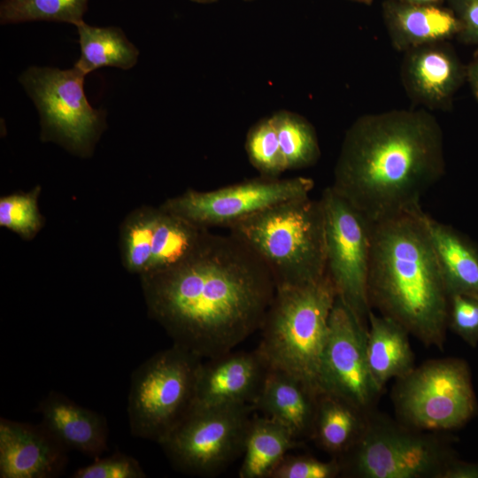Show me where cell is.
I'll return each mask as SVG.
<instances>
[{
    "instance_id": "f1b7e54d",
    "label": "cell",
    "mask_w": 478,
    "mask_h": 478,
    "mask_svg": "<svg viewBox=\"0 0 478 478\" xmlns=\"http://www.w3.org/2000/svg\"><path fill=\"white\" fill-rule=\"evenodd\" d=\"M0 225L24 236H30L40 225L35 197L12 195L0 200Z\"/></svg>"
},
{
    "instance_id": "e575fe53",
    "label": "cell",
    "mask_w": 478,
    "mask_h": 478,
    "mask_svg": "<svg viewBox=\"0 0 478 478\" xmlns=\"http://www.w3.org/2000/svg\"><path fill=\"white\" fill-rule=\"evenodd\" d=\"M466 74L473 93L478 98V56L468 66Z\"/></svg>"
},
{
    "instance_id": "ffe728a7",
    "label": "cell",
    "mask_w": 478,
    "mask_h": 478,
    "mask_svg": "<svg viewBox=\"0 0 478 478\" xmlns=\"http://www.w3.org/2000/svg\"><path fill=\"white\" fill-rule=\"evenodd\" d=\"M366 358L373 382L379 392L392 378H401L413 367V353L407 330L396 320L368 314Z\"/></svg>"
},
{
    "instance_id": "9a60e30c",
    "label": "cell",
    "mask_w": 478,
    "mask_h": 478,
    "mask_svg": "<svg viewBox=\"0 0 478 478\" xmlns=\"http://www.w3.org/2000/svg\"><path fill=\"white\" fill-rule=\"evenodd\" d=\"M268 367L255 351H228L199 365L193 405L253 404Z\"/></svg>"
},
{
    "instance_id": "d4e9b609",
    "label": "cell",
    "mask_w": 478,
    "mask_h": 478,
    "mask_svg": "<svg viewBox=\"0 0 478 478\" xmlns=\"http://www.w3.org/2000/svg\"><path fill=\"white\" fill-rule=\"evenodd\" d=\"M287 170L314 165L320 149L313 126L303 116L286 110L272 116Z\"/></svg>"
},
{
    "instance_id": "83f0119b",
    "label": "cell",
    "mask_w": 478,
    "mask_h": 478,
    "mask_svg": "<svg viewBox=\"0 0 478 478\" xmlns=\"http://www.w3.org/2000/svg\"><path fill=\"white\" fill-rule=\"evenodd\" d=\"M159 210H148L133 217L124 229L125 266L131 272L146 275L149 272L151 239Z\"/></svg>"
},
{
    "instance_id": "52a82bcc",
    "label": "cell",
    "mask_w": 478,
    "mask_h": 478,
    "mask_svg": "<svg viewBox=\"0 0 478 478\" xmlns=\"http://www.w3.org/2000/svg\"><path fill=\"white\" fill-rule=\"evenodd\" d=\"M253 411L251 404L193 405L158 444L176 470L218 475L243 453Z\"/></svg>"
},
{
    "instance_id": "7c38bea8",
    "label": "cell",
    "mask_w": 478,
    "mask_h": 478,
    "mask_svg": "<svg viewBox=\"0 0 478 478\" xmlns=\"http://www.w3.org/2000/svg\"><path fill=\"white\" fill-rule=\"evenodd\" d=\"M342 470L364 478L438 477L452 458L436 439L374 424L365 428ZM348 451V452H349Z\"/></svg>"
},
{
    "instance_id": "ac0fdd59",
    "label": "cell",
    "mask_w": 478,
    "mask_h": 478,
    "mask_svg": "<svg viewBox=\"0 0 478 478\" xmlns=\"http://www.w3.org/2000/svg\"><path fill=\"white\" fill-rule=\"evenodd\" d=\"M382 17L393 47L403 52L446 42L459 32V22L454 12L443 4L385 0Z\"/></svg>"
},
{
    "instance_id": "f35d334b",
    "label": "cell",
    "mask_w": 478,
    "mask_h": 478,
    "mask_svg": "<svg viewBox=\"0 0 478 478\" xmlns=\"http://www.w3.org/2000/svg\"><path fill=\"white\" fill-rule=\"evenodd\" d=\"M243 1H247V2H250V1H253V0H243Z\"/></svg>"
},
{
    "instance_id": "74e56055",
    "label": "cell",
    "mask_w": 478,
    "mask_h": 478,
    "mask_svg": "<svg viewBox=\"0 0 478 478\" xmlns=\"http://www.w3.org/2000/svg\"><path fill=\"white\" fill-rule=\"evenodd\" d=\"M358 4H371L374 0H348Z\"/></svg>"
},
{
    "instance_id": "603a6c76",
    "label": "cell",
    "mask_w": 478,
    "mask_h": 478,
    "mask_svg": "<svg viewBox=\"0 0 478 478\" xmlns=\"http://www.w3.org/2000/svg\"><path fill=\"white\" fill-rule=\"evenodd\" d=\"M81 55L74 64L86 75L101 67L131 69L139 50L118 27H94L84 20L75 26Z\"/></svg>"
},
{
    "instance_id": "f546056e",
    "label": "cell",
    "mask_w": 478,
    "mask_h": 478,
    "mask_svg": "<svg viewBox=\"0 0 478 478\" xmlns=\"http://www.w3.org/2000/svg\"><path fill=\"white\" fill-rule=\"evenodd\" d=\"M342 471L336 460L322 461L311 456L286 455L268 478H333Z\"/></svg>"
},
{
    "instance_id": "8d00e7d4",
    "label": "cell",
    "mask_w": 478,
    "mask_h": 478,
    "mask_svg": "<svg viewBox=\"0 0 478 478\" xmlns=\"http://www.w3.org/2000/svg\"><path fill=\"white\" fill-rule=\"evenodd\" d=\"M191 1L197 4H212L218 0H191Z\"/></svg>"
},
{
    "instance_id": "d590c367",
    "label": "cell",
    "mask_w": 478,
    "mask_h": 478,
    "mask_svg": "<svg viewBox=\"0 0 478 478\" xmlns=\"http://www.w3.org/2000/svg\"><path fill=\"white\" fill-rule=\"evenodd\" d=\"M405 3L414 4H443L444 0H398Z\"/></svg>"
},
{
    "instance_id": "44dd1931",
    "label": "cell",
    "mask_w": 478,
    "mask_h": 478,
    "mask_svg": "<svg viewBox=\"0 0 478 478\" xmlns=\"http://www.w3.org/2000/svg\"><path fill=\"white\" fill-rule=\"evenodd\" d=\"M427 225L449 296L478 297V247L452 227L428 214Z\"/></svg>"
},
{
    "instance_id": "4316f807",
    "label": "cell",
    "mask_w": 478,
    "mask_h": 478,
    "mask_svg": "<svg viewBox=\"0 0 478 478\" xmlns=\"http://www.w3.org/2000/svg\"><path fill=\"white\" fill-rule=\"evenodd\" d=\"M245 150L251 164L261 176L279 178L287 171L272 117L260 120L250 128Z\"/></svg>"
},
{
    "instance_id": "277c9868",
    "label": "cell",
    "mask_w": 478,
    "mask_h": 478,
    "mask_svg": "<svg viewBox=\"0 0 478 478\" xmlns=\"http://www.w3.org/2000/svg\"><path fill=\"white\" fill-rule=\"evenodd\" d=\"M269 269L277 288L315 282L325 276V216L310 196L266 208L228 227Z\"/></svg>"
},
{
    "instance_id": "8992f818",
    "label": "cell",
    "mask_w": 478,
    "mask_h": 478,
    "mask_svg": "<svg viewBox=\"0 0 478 478\" xmlns=\"http://www.w3.org/2000/svg\"><path fill=\"white\" fill-rule=\"evenodd\" d=\"M202 358L173 344L141 364L132 374L127 414L132 435L159 443L194 403Z\"/></svg>"
},
{
    "instance_id": "7402d4cb",
    "label": "cell",
    "mask_w": 478,
    "mask_h": 478,
    "mask_svg": "<svg viewBox=\"0 0 478 478\" xmlns=\"http://www.w3.org/2000/svg\"><path fill=\"white\" fill-rule=\"evenodd\" d=\"M300 442L283 426L266 416L251 417L239 471L241 478H268L274 468Z\"/></svg>"
},
{
    "instance_id": "cb8c5ba5",
    "label": "cell",
    "mask_w": 478,
    "mask_h": 478,
    "mask_svg": "<svg viewBox=\"0 0 478 478\" xmlns=\"http://www.w3.org/2000/svg\"><path fill=\"white\" fill-rule=\"evenodd\" d=\"M365 428L360 410L335 396L319 394L312 437L325 451L333 454L348 452Z\"/></svg>"
},
{
    "instance_id": "836d02e7",
    "label": "cell",
    "mask_w": 478,
    "mask_h": 478,
    "mask_svg": "<svg viewBox=\"0 0 478 478\" xmlns=\"http://www.w3.org/2000/svg\"><path fill=\"white\" fill-rule=\"evenodd\" d=\"M437 478H478V462H466L452 457Z\"/></svg>"
},
{
    "instance_id": "8fae6325",
    "label": "cell",
    "mask_w": 478,
    "mask_h": 478,
    "mask_svg": "<svg viewBox=\"0 0 478 478\" xmlns=\"http://www.w3.org/2000/svg\"><path fill=\"white\" fill-rule=\"evenodd\" d=\"M313 187V180L308 177L261 176L211 191L188 190L168 199L161 208L204 228H228L273 205L310 196Z\"/></svg>"
},
{
    "instance_id": "e0dca14e",
    "label": "cell",
    "mask_w": 478,
    "mask_h": 478,
    "mask_svg": "<svg viewBox=\"0 0 478 478\" xmlns=\"http://www.w3.org/2000/svg\"><path fill=\"white\" fill-rule=\"evenodd\" d=\"M319 393L299 378L268 369L253 402L255 411L286 428L295 438L312 435Z\"/></svg>"
},
{
    "instance_id": "d6a6232c",
    "label": "cell",
    "mask_w": 478,
    "mask_h": 478,
    "mask_svg": "<svg viewBox=\"0 0 478 478\" xmlns=\"http://www.w3.org/2000/svg\"><path fill=\"white\" fill-rule=\"evenodd\" d=\"M459 22L458 37L478 43V0H444Z\"/></svg>"
},
{
    "instance_id": "484cf974",
    "label": "cell",
    "mask_w": 478,
    "mask_h": 478,
    "mask_svg": "<svg viewBox=\"0 0 478 478\" xmlns=\"http://www.w3.org/2000/svg\"><path fill=\"white\" fill-rule=\"evenodd\" d=\"M89 0H2L1 25L28 21H55L78 25L83 21Z\"/></svg>"
},
{
    "instance_id": "9c48e42d",
    "label": "cell",
    "mask_w": 478,
    "mask_h": 478,
    "mask_svg": "<svg viewBox=\"0 0 478 478\" xmlns=\"http://www.w3.org/2000/svg\"><path fill=\"white\" fill-rule=\"evenodd\" d=\"M325 216L326 267L336 296L366 326L371 305L368 274L373 223L332 188L321 195Z\"/></svg>"
},
{
    "instance_id": "4fadbf2b",
    "label": "cell",
    "mask_w": 478,
    "mask_h": 478,
    "mask_svg": "<svg viewBox=\"0 0 478 478\" xmlns=\"http://www.w3.org/2000/svg\"><path fill=\"white\" fill-rule=\"evenodd\" d=\"M366 330L336 296L320 366V394L335 396L360 411L380 393L367 365Z\"/></svg>"
},
{
    "instance_id": "2e32d148",
    "label": "cell",
    "mask_w": 478,
    "mask_h": 478,
    "mask_svg": "<svg viewBox=\"0 0 478 478\" xmlns=\"http://www.w3.org/2000/svg\"><path fill=\"white\" fill-rule=\"evenodd\" d=\"M403 86L415 104L429 110H447L464 79V68L446 42L405 52Z\"/></svg>"
},
{
    "instance_id": "1f68e13d",
    "label": "cell",
    "mask_w": 478,
    "mask_h": 478,
    "mask_svg": "<svg viewBox=\"0 0 478 478\" xmlns=\"http://www.w3.org/2000/svg\"><path fill=\"white\" fill-rule=\"evenodd\" d=\"M73 478H144L146 474L136 459L114 453L105 458H96L93 463L76 470Z\"/></svg>"
},
{
    "instance_id": "ba28073f",
    "label": "cell",
    "mask_w": 478,
    "mask_h": 478,
    "mask_svg": "<svg viewBox=\"0 0 478 478\" xmlns=\"http://www.w3.org/2000/svg\"><path fill=\"white\" fill-rule=\"evenodd\" d=\"M401 419L422 430H449L468 422L477 411L466 361L447 358L426 362L401 377L394 389Z\"/></svg>"
},
{
    "instance_id": "7a4b0ae2",
    "label": "cell",
    "mask_w": 478,
    "mask_h": 478,
    "mask_svg": "<svg viewBox=\"0 0 478 478\" xmlns=\"http://www.w3.org/2000/svg\"><path fill=\"white\" fill-rule=\"evenodd\" d=\"M444 169L435 116L423 109L391 110L362 115L349 127L331 188L374 224L420 209Z\"/></svg>"
},
{
    "instance_id": "6da1fadb",
    "label": "cell",
    "mask_w": 478,
    "mask_h": 478,
    "mask_svg": "<svg viewBox=\"0 0 478 478\" xmlns=\"http://www.w3.org/2000/svg\"><path fill=\"white\" fill-rule=\"evenodd\" d=\"M150 316L176 344L203 358L228 351L260 328L276 292L262 260L229 234H209L179 265L143 276Z\"/></svg>"
},
{
    "instance_id": "5b68a950",
    "label": "cell",
    "mask_w": 478,
    "mask_h": 478,
    "mask_svg": "<svg viewBox=\"0 0 478 478\" xmlns=\"http://www.w3.org/2000/svg\"><path fill=\"white\" fill-rule=\"evenodd\" d=\"M335 298L327 273L312 283L276 289L256 350L268 369L290 374L320 394V366Z\"/></svg>"
},
{
    "instance_id": "4dcf8cb0",
    "label": "cell",
    "mask_w": 478,
    "mask_h": 478,
    "mask_svg": "<svg viewBox=\"0 0 478 478\" xmlns=\"http://www.w3.org/2000/svg\"><path fill=\"white\" fill-rule=\"evenodd\" d=\"M448 327L472 347L478 345V297L450 296Z\"/></svg>"
},
{
    "instance_id": "d6986e66",
    "label": "cell",
    "mask_w": 478,
    "mask_h": 478,
    "mask_svg": "<svg viewBox=\"0 0 478 478\" xmlns=\"http://www.w3.org/2000/svg\"><path fill=\"white\" fill-rule=\"evenodd\" d=\"M42 423L67 449L99 458L107 450L108 428L96 412L50 391L38 405Z\"/></svg>"
},
{
    "instance_id": "30bf717a",
    "label": "cell",
    "mask_w": 478,
    "mask_h": 478,
    "mask_svg": "<svg viewBox=\"0 0 478 478\" xmlns=\"http://www.w3.org/2000/svg\"><path fill=\"white\" fill-rule=\"evenodd\" d=\"M86 74L77 66H30L19 77L40 114L45 136L86 151L105 125V112L94 108L84 91Z\"/></svg>"
},
{
    "instance_id": "3957f363",
    "label": "cell",
    "mask_w": 478,
    "mask_h": 478,
    "mask_svg": "<svg viewBox=\"0 0 478 478\" xmlns=\"http://www.w3.org/2000/svg\"><path fill=\"white\" fill-rule=\"evenodd\" d=\"M368 297L426 345L443 347L450 296L421 208L373 224Z\"/></svg>"
},
{
    "instance_id": "5bb4252c",
    "label": "cell",
    "mask_w": 478,
    "mask_h": 478,
    "mask_svg": "<svg viewBox=\"0 0 478 478\" xmlns=\"http://www.w3.org/2000/svg\"><path fill=\"white\" fill-rule=\"evenodd\" d=\"M67 449L42 424L0 419V477L52 478L67 463Z\"/></svg>"
}]
</instances>
